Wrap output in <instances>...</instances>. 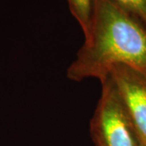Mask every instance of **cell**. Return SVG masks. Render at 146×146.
<instances>
[{
	"instance_id": "7a4b0ae2",
	"label": "cell",
	"mask_w": 146,
	"mask_h": 146,
	"mask_svg": "<svg viewBox=\"0 0 146 146\" xmlns=\"http://www.w3.org/2000/svg\"><path fill=\"white\" fill-rule=\"evenodd\" d=\"M102 83V94L90 122L95 146H141L136 129L110 76Z\"/></svg>"
},
{
	"instance_id": "6da1fadb",
	"label": "cell",
	"mask_w": 146,
	"mask_h": 146,
	"mask_svg": "<svg viewBox=\"0 0 146 146\" xmlns=\"http://www.w3.org/2000/svg\"><path fill=\"white\" fill-rule=\"evenodd\" d=\"M67 71L73 81H102L112 68L146 71V27L112 0H95L88 34Z\"/></svg>"
},
{
	"instance_id": "277c9868",
	"label": "cell",
	"mask_w": 146,
	"mask_h": 146,
	"mask_svg": "<svg viewBox=\"0 0 146 146\" xmlns=\"http://www.w3.org/2000/svg\"><path fill=\"white\" fill-rule=\"evenodd\" d=\"M71 13L78 21L84 36L88 34L95 0H67Z\"/></svg>"
},
{
	"instance_id": "3957f363",
	"label": "cell",
	"mask_w": 146,
	"mask_h": 146,
	"mask_svg": "<svg viewBox=\"0 0 146 146\" xmlns=\"http://www.w3.org/2000/svg\"><path fill=\"white\" fill-rule=\"evenodd\" d=\"M109 76L127 110L141 145L146 146V71L118 65Z\"/></svg>"
},
{
	"instance_id": "8992f818",
	"label": "cell",
	"mask_w": 146,
	"mask_h": 146,
	"mask_svg": "<svg viewBox=\"0 0 146 146\" xmlns=\"http://www.w3.org/2000/svg\"><path fill=\"white\" fill-rule=\"evenodd\" d=\"M141 146H145V145H141Z\"/></svg>"
},
{
	"instance_id": "5b68a950",
	"label": "cell",
	"mask_w": 146,
	"mask_h": 146,
	"mask_svg": "<svg viewBox=\"0 0 146 146\" xmlns=\"http://www.w3.org/2000/svg\"><path fill=\"white\" fill-rule=\"evenodd\" d=\"M146 27V0H112Z\"/></svg>"
}]
</instances>
